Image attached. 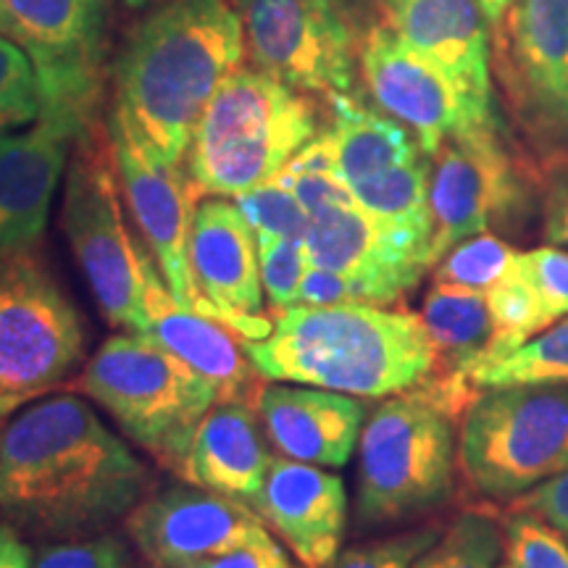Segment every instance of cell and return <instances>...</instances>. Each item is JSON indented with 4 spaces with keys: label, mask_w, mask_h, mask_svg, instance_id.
<instances>
[{
    "label": "cell",
    "mask_w": 568,
    "mask_h": 568,
    "mask_svg": "<svg viewBox=\"0 0 568 568\" xmlns=\"http://www.w3.org/2000/svg\"><path fill=\"white\" fill-rule=\"evenodd\" d=\"M539 166L508 145L503 124L445 140L432 155L429 205L435 219L432 266L453 245L529 211Z\"/></svg>",
    "instance_id": "cell-10"
},
{
    "label": "cell",
    "mask_w": 568,
    "mask_h": 568,
    "mask_svg": "<svg viewBox=\"0 0 568 568\" xmlns=\"http://www.w3.org/2000/svg\"><path fill=\"white\" fill-rule=\"evenodd\" d=\"M245 53L232 0H166L116 61V105L161 159L182 166L205 105Z\"/></svg>",
    "instance_id": "cell-2"
},
{
    "label": "cell",
    "mask_w": 568,
    "mask_h": 568,
    "mask_svg": "<svg viewBox=\"0 0 568 568\" xmlns=\"http://www.w3.org/2000/svg\"><path fill=\"white\" fill-rule=\"evenodd\" d=\"M0 34H6V38H13L19 42V34H17V24H13L11 13H9V6H6V0H0Z\"/></svg>",
    "instance_id": "cell-45"
},
{
    "label": "cell",
    "mask_w": 568,
    "mask_h": 568,
    "mask_svg": "<svg viewBox=\"0 0 568 568\" xmlns=\"http://www.w3.org/2000/svg\"><path fill=\"white\" fill-rule=\"evenodd\" d=\"M318 109L308 92L261 69H237L213 92L187 151L197 195L237 197L280 174L318 138Z\"/></svg>",
    "instance_id": "cell-4"
},
{
    "label": "cell",
    "mask_w": 568,
    "mask_h": 568,
    "mask_svg": "<svg viewBox=\"0 0 568 568\" xmlns=\"http://www.w3.org/2000/svg\"><path fill=\"white\" fill-rule=\"evenodd\" d=\"M326 101L332 105V124L322 138L347 190L424 155L406 126L385 111L368 109L353 92H335Z\"/></svg>",
    "instance_id": "cell-25"
},
{
    "label": "cell",
    "mask_w": 568,
    "mask_h": 568,
    "mask_svg": "<svg viewBox=\"0 0 568 568\" xmlns=\"http://www.w3.org/2000/svg\"><path fill=\"white\" fill-rule=\"evenodd\" d=\"M0 568H32L30 550L11 527L0 524Z\"/></svg>",
    "instance_id": "cell-42"
},
{
    "label": "cell",
    "mask_w": 568,
    "mask_h": 568,
    "mask_svg": "<svg viewBox=\"0 0 568 568\" xmlns=\"http://www.w3.org/2000/svg\"><path fill=\"white\" fill-rule=\"evenodd\" d=\"M351 303H364L361 301L355 284L347 276L329 272V268L311 266L305 268L301 293H297V305H351Z\"/></svg>",
    "instance_id": "cell-40"
},
{
    "label": "cell",
    "mask_w": 568,
    "mask_h": 568,
    "mask_svg": "<svg viewBox=\"0 0 568 568\" xmlns=\"http://www.w3.org/2000/svg\"><path fill=\"white\" fill-rule=\"evenodd\" d=\"M518 264L548 311L550 322L568 316V251L558 245H542L529 253H518Z\"/></svg>",
    "instance_id": "cell-36"
},
{
    "label": "cell",
    "mask_w": 568,
    "mask_h": 568,
    "mask_svg": "<svg viewBox=\"0 0 568 568\" xmlns=\"http://www.w3.org/2000/svg\"><path fill=\"white\" fill-rule=\"evenodd\" d=\"M503 521L481 508L464 510L414 568H497L503 556Z\"/></svg>",
    "instance_id": "cell-29"
},
{
    "label": "cell",
    "mask_w": 568,
    "mask_h": 568,
    "mask_svg": "<svg viewBox=\"0 0 568 568\" xmlns=\"http://www.w3.org/2000/svg\"><path fill=\"white\" fill-rule=\"evenodd\" d=\"M358 74L379 111L406 126L429 159L456 134L503 124L497 109L466 95L445 69L408 45L382 19L361 34Z\"/></svg>",
    "instance_id": "cell-14"
},
{
    "label": "cell",
    "mask_w": 568,
    "mask_h": 568,
    "mask_svg": "<svg viewBox=\"0 0 568 568\" xmlns=\"http://www.w3.org/2000/svg\"><path fill=\"white\" fill-rule=\"evenodd\" d=\"M429 155H418L416 161L355 184L351 195L376 222L432 247L435 219L429 205Z\"/></svg>",
    "instance_id": "cell-26"
},
{
    "label": "cell",
    "mask_w": 568,
    "mask_h": 568,
    "mask_svg": "<svg viewBox=\"0 0 568 568\" xmlns=\"http://www.w3.org/2000/svg\"><path fill=\"white\" fill-rule=\"evenodd\" d=\"M184 568H295L290 564L287 552L276 545L274 537L261 539V542L243 545V548H234L219 556L203 558L197 564H190Z\"/></svg>",
    "instance_id": "cell-41"
},
{
    "label": "cell",
    "mask_w": 568,
    "mask_h": 568,
    "mask_svg": "<svg viewBox=\"0 0 568 568\" xmlns=\"http://www.w3.org/2000/svg\"><path fill=\"white\" fill-rule=\"evenodd\" d=\"M80 311L32 251L0 255V393H45L82 364Z\"/></svg>",
    "instance_id": "cell-11"
},
{
    "label": "cell",
    "mask_w": 568,
    "mask_h": 568,
    "mask_svg": "<svg viewBox=\"0 0 568 568\" xmlns=\"http://www.w3.org/2000/svg\"><path fill=\"white\" fill-rule=\"evenodd\" d=\"M497 568H514V566H510V564H506V566H497Z\"/></svg>",
    "instance_id": "cell-47"
},
{
    "label": "cell",
    "mask_w": 568,
    "mask_h": 568,
    "mask_svg": "<svg viewBox=\"0 0 568 568\" xmlns=\"http://www.w3.org/2000/svg\"><path fill=\"white\" fill-rule=\"evenodd\" d=\"M479 393L508 385H568V316L471 376Z\"/></svg>",
    "instance_id": "cell-28"
},
{
    "label": "cell",
    "mask_w": 568,
    "mask_h": 568,
    "mask_svg": "<svg viewBox=\"0 0 568 568\" xmlns=\"http://www.w3.org/2000/svg\"><path fill=\"white\" fill-rule=\"evenodd\" d=\"M508 510L535 514L542 521H548L550 527L568 535V468L558 477L542 481V485L516 497L514 503H508Z\"/></svg>",
    "instance_id": "cell-39"
},
{
    "label": "cell",
    "mask_w": 568,
    "mask_h": 568,
    "mask_svg": "<svg viewBox=\"0 0 568 568\" xmlns=\"http://www.w3.org/2000/svg\"><path fill=\"white\" fill-rule=\"evenodd\" d=\"M458 468L493 503H514L568 468V385L485 389L460 418Z\"/></svg>",
    "instance_id": "cell-8"
},
{
    "label": "cell",
    "mask_w": 568,
    "mask_h": 568,
    "mask_svg": "<svg viewBox=\"0 0 568 568\" xmlns=\"http://www.w3.org/2000/svg\"><path fill=\"white\" fill-rule=\"evenodd\" d=\"M253 510L305 568H324L337 558L347 527V493L337 474L274 458Z\"/></svg>",
    "instance_id": "cell-20"
},
{
    "label": "cell",
    "mask_w": 568,
    "mask_h": 568,
    "mask_svg": "<svg viewBox=\"0 0 568 568\" xmlns=\"http://www.w3.org/2000/svg\"><path fill=\"white\" fill-rule=\"evenodd\" d=\"M61 226L105 322L145 335L151 326L148 293L159 280V266L126 226L109 126L95 122L74 140Z\"/></svg>",
    "instance_id": "cell-5"
},
{
    "label": "cell",
    "mask_w": 568,
    "mask_h": 568,
    "mask_svg": "<svg viewBox=\"0 0 568 568\" xmlns=\"http://www.w3.org/2000/svg\"><path fill=\"white\" fill-rule=\"evenodd\" d=\"M255 372L353 397H393L422 385L435 351L422 316L385 305H293L264 339H245Z\"/></svg>",
    "instance_id": "cell-3"
},
{
    "label": "cell",
    "mask_w": 568,
    "mask_h": 568,
    "mask_svg": "<svg viewBox=\"0 0 568 568\" xmlns=\"http://www.w3.org/2000/svg\"><path fill=\"white\" fill-rule=\"evenodd\" d=\"M124 3L130 6V9L140 11V9H155V6L166 3V0H124Z\"/></svg>",
    "instance_id": "cell-46"
},
{
    "label": "cell",
    "mask_w": 568,
    "mask_h": 568,
    "mask_svg": "<svg viewBox=\"0 0 568 568\" xmlns=\"http://www.w3.org/2000/svg\"><path fill=\"white\" fill-rule=\"evenodd\" d=\"M251 403L216 400L197 424L176 474L190 485L234 497L253 508L274 456Z\"/></svg>",
    "instance_id": "cell-23"
},
{
    "label": "cell",
    "mask_w": 568,
    "mask_h": 568,
    "mask_svg": "<svg viewBox=\"0 0 568 568\" xmlns=\"http://www.w3.org/2000/svg\"><path fill=\"white\" fill-rule=\"evenodd\" d=\"M518 261V251L495 234H474L464 243L453 245L435 266V282L458 284L487 293L497 280H503Z\"/></svg>",
    "instance_id": "cell-30"
},
{
    "label": "cell",
    "mask_w": 568,
    "mask_h": 568,
    "mask_svg": "<svg viewBox=\"0 0 568 568\" xmlns=\"http://www.w3.org/2000/svg\"><path fill=\"white\" fill-rule=\"evenodd\" d=\"M42 92V116L80 130L98 122L103 0H6ZM40 116V119H42Z\"/></svg>",
    "instance_id": "cell-15"
},
{
    "label": "cell",
    "mask_w": 568,
    "mask_h": 568,
    "mask_svg": "<svg viewBox=\"0 0 568 568\" xmlns=\"http://www.w3.org/2000/svg\"><path fill=\"white\" fill-rule=\"evenodd\" d=\"M148 316L151 326L142 337L180 355L184 364L211 382L219 400H243L253 406L264 376L255 372L245 339L237 332L219 318L184 311L161 276L148 293Z\"/></svg>",
    "instance_id": "cell-24"
},
{
    "label": "cell",
    "mask_w": 568,
    "mask_h": 568,
    "mask_svg": "<svg viewBox=\"0 0 568 568\" xmlns=\"http://www.w3.org/2000/svg\"><path fill=\"white\" fill-rule=\"evenodd\" d=\"M124 529L153 568H184L272 537L247 503L203 487H174L148 497L126 514Z\"/></svg>",
    "instance_id": "cell-17"
},
{
    "label": "cell",
    "mask_w": 568,
    "mask_h": 568,
    "mask_svg": "<svg viewBox=\"0 0 568 568\" xmlns=\"http://www.w3.org/2000/svg\"><path fill=\"white\" fill-rule=\"evenodd\" d=\"M493 74L537 161L568 159V0H514L493 38Z\"/></svg>",
    "instance_id": "cell-9"
},
{
    "label": "cell",
    "mask_w": 568,
    "mask_h": 568,
    "mask_svg": "<svg viewBox=\"0 0 568 568\" xmlns=\"http://www.w3.org/2000/svg\"><path fill=\"white\" fill-rule=\"evenodd\" d=\"M311 266L347 276L366 305H393L432 268V247L389 230L355 203H335L311 216L303 240Z\"/></svg>",
    "instance_id": "cell-16"
},
{
    "label": "cell",
    "mask_w": 568,
    "mask_h": 568,
    "mask_svg": "<svg viewBox=\"0 0 568 568\" xmlns=\"http://www.w3.org/2000/svg\"><path fill=\"white\" fill-rule=\"evenodd\" d=\"M38 395L40 393H0V422H3L6 416L17 414L21 406L32 403Z\"/></svg>",
    "instance_id": "cell-44"
},
{
    "label": "cell",
    "mask_w": 568,
    "mask_h": 568,
    "mask_svg": "<svg viewBox=\"0 0 568 568\" xmlns=\"http://www.w3.org/2000/svg\"><path fill=\"white\" fill-rule=\"evenodd\" d=\"M109 138L116 159L122 195L130 205L134 224L151 247L163 272L169 293L184 311L219 318V311L197 290L190 264V230L197 209V190L182 166H172L148 145L130 116L113 103L109 113Z\"/></svg>",
    "instance_id": "cell-13"
},
{
    "label": "cell",
    "mask_w": 568,
    "mask_h": 568,
    "mask_svg": "<svg viewBox=\"0 0 568 568\" xmlns=\"http://www.w3.org/2000/svg\"><path fill=\"white\" fill-rule=\"evenodd\" d=\"M479 6H481V11H485L489 32H493V38H495V34L503 30V24H506V17H508L510 6H514V0H479Z\"/></svg>",
    "instance_id": "cell-43"
},
{
    "label": "cell",
    "mask_w": 568,
    "mask_h": 568,
    "mask_svg": "<svg viewBox=\"0 0 568 568\" xmlns=\"http://www.w3.org/2000/svg\"><path fill=\"white\" fill-rule=\"evenodd\" d=\"M42 116L38 71L24 45L0 34V132L34 124Z\"/></svg>",
    "instance_id": "cell-32"
},
{
    "label": "cell",
    "mask_w": 568,
    "mask_h": 568,
    "mask_svg": "<svg viewBox=\"0 0 568 568\" xmlns=\"http://www.w3.org/2000/svg\"><path fill=\"white\" fill-rule=\"evenodd\" d=\"M503 548L514 568H568L564 531L524 510H510L503 521Z\"/></svg>",
    "instance_id": "cell-33"
},
{
    "label": "cell",
    "mask_w": 568,
    "mask_h": 568,
    "mask_svg": "<svg viewBox=\"0 0 568 568\" xmlns=\"http://www.w3.org/2000/svg\"><path fill=\"white\" fill-rule=\"evenodd\" d=\"M539 195L550 245L568 251V159L539 163Z\"/></svg>",
    "instance_id": "cell-38"
},
{
    "label": "cell",
    "mask_w": 568,
    "mask_h": 568,
    "mask_svg": "<svg viewBox=\"0 0 568 568\" xmlns=\"http://www.w3.org/2000/svg\"><path fill=\"white\" fill-rule=\"evenodd\" d=\"M32 568H126V550L116 537L74 539L40 550Z\"/></svg>",
    "instance_id": "cell-37"
},
{
    "label": "cell",
    "mask_w": 568,
    "mask_h": 568,
    "mask_svg": "<svg viewBox=\"0 0 568 568\" xmlns=\"http://www.w3.org/2000/svg\"><path fill=\"white\" fill-rule=\"evenodd\" d=\"M258 266L272 314L280 316L297 305L303 274L308 268L303 240H258Z\"/></svg>",
    "instance_id": "cell-34"
},
{
    "label": "cell",
    "mask_w": 568,
    "mask_h": 568,
    "mask_svg": "<svg viewBox=\"0 0 568 568\" xmlns=\"http://www.w3.org/2000/svg\"><path fill=\"white\" fill-rule=\"evenodd\" d=\"M255 69L316 95L351 92L358 42L347 0H232Z\"/></svg>",
    "instance_id": "cell-12"
},
{
    "label": "cell",
    "mask_w": 568,
    "mask_h": 568,
    "mask_svg": "<svg viewBox=\"0 0 568 568\" xmlns=\"http://www.w3.org/2000/svg\"><path fill=\"white\" fill-rule=\"evenodd\" d=\"M253 408L282 458L329 468L351 460L366 424L358 397L318 387L261 385Z\"/></svg>",
    "instance_id": "cell-22"
},
{
    "label": "cell",
    "mask_w": 568,
    "mask_h": 568,
    "mask_svg": "<svg viewBox=\"0 0 568 568\" xmlns=\"http://www.w3.org/2000/svg\"><path fill=\"white\" fill-rule=\"evenodd\" d=\"M379 19L450 74L466 95L497 109L493 32L479 0H376Z\"/></svg>",
    "instance_id": "cell-21"
},
{
    "label": "cell",
    "mask_w": 568,
    "mask_h": 568,
    "mask_svg": "<svg viewBox=\"0 0 568 568\" xmlns=\"http://www.w3.org/2000/svg\"><path fill=\"white\" fill-rule=\"evenodd\" d=\"M456 474V418L414 389L387 397L361 429L358 518L393 524L445 506Z\"/></svg>",
    "instance_id": "cell-7"
},
{
    "label": "cell",
    "mask_w": 568,
    "mask_h": 568,
    "mask_svg": "<svg viewBox=\"0 0 568 568\" xmlns=\"http://www.w3.org/2000/svg\"><path fill=\"white\" fill-rule=\"evenodd\" d=\"M443 535L439 524H426L403 535L372 539L355 548L337 552V558L324 568H414L418 558Z\"/></svg>",
    "instance_id": "cell-35"
},
{
    "label": "cell",
    "mask_w": 568,
    "mask_h": 568,
    "mask_svg": "<svg viewBox=\"0 0 568 568\" xmlns=\"http://www.w3.org/2000/svg\"><path fill=\"white\" fill-rule=\"evenodd\" d=\"M82 132L53 116H42L32 130L0 132V255L40 243L69 148Z\"/></svg>",
    "instance_id": "cell-19"
},
{
    "label": "cell",
    "mask_w": 568,
    "mask_h": 568,
    "mask_svg": "<svg viewBox=\"0 0 568 568\" xmlns=\"http://www.w3.org/2000/svg\"><path fill=\"white\" fill-rule=\"evenodd\" d=\"M234 203L251 224L255 243L258 240H305L308 234L311 216L297 203L293 190L284 187L276 176L240 193Z\"/></svg>",
    "instance_id": "cell-31"
},
{
    "label": "cell",
    "mask_w": 568,
    "mask_h": 568,
    "mask_svg": "<svg viewBox=\"0 0 568 568\" xmlns=\"http://www.w3.org/2000/svg\"><path fill=\"white\" fill-rule=\"evenodd\" d=\"M190 264L205 301L243 339H264L274 329L264 314L258 243L237 203L209 197L197 203L190 230Z\"/></svg>",
    "instance_id": "cell-18"
},
{
    "label": "cell",
    "mask_w": 568,
    "mask_h": 568,
    "mask_svg": "<svg viewBox=\"0 0 568 568\" xmlns=\"http://www.w3.org/2000/svg\"><path fill=\"white\" fill-rule=\"evenodd\" d=\"M485 297L489 318H493V337H489L487 351L474 372L503 361L506 355L518 351L524 343H529L531 337H537L539 332H545L552 324L542 301H539L537 290L531 287L518 261L503 280H497L487 290Z\"/></svg>",
    "instance_id": "cell-27"
},
{
    "label": "cell",
    "mask_w": 568,
    "mask_h": 568,
    "mask_svg": "<svg viewBox=\"0 0 568 568\" xmlns=\"http://www.w3.org/2000/svg\"><path fill=\"white\" fill-rule=\"evenodd\" d=\"M148 487V466L74 395L34 403L0 432V518L27 535L98 531Z\"/></svg>",
    "instance_id": "cell-1"
},
{
    "label": "cell",
    "mask_w": 568,
    "mask_h": 568,
    "mask_svg": "<svg viewBox=\"0 0 568 568\" xmlns=\"http://www.w3.org/2000/svg\"><path fill=\"white\" fill-rule=\"evenodd\" d=\"M74 387L174 474L197 424L219 400L211 382L180 355L130 332L105 339Z\"/></svg>",
    "instance_id": "cell-6"
}]
</instances>
